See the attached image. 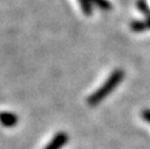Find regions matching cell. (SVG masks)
Listing matches in <instances>:
<instances>
[{"mask_svg":"<svg viewBox=\"0 0 150 149\" xmlns=\"http://www.w3.org/2000/svg\"><path fill=\"white\" fill-rule=\"evenodd\" d=\"M123 77H124V72L122 69H115L105 80V82L88 97V104L94 107L97 106L100 102H102L103 99H105L116 88V86L123 80Z\"/></svg>","mask_w":150,"mask_h":149,"instance_id":"6da1fadb","label":"cell"},{"mask_svg":"<svg viewBox=\"0 0 150 149\" xmlns=\"http://www.w3.org/2000/svg\"><path fill=\"white\" fill-rule=\"evenodd\" d=\"M68 141V135L66 133H57L53 140L45 147V149H61Z\"/></svg>","mask_w":150,"mask_h":149,"instance_id":"7a4b0ae2","label":"cell"},{"mask_svg":"<svg viewBox=\"0 0 150 149\" xmlns=\"http://www.w3.org/2000/svg\"><path fill=\"white\" fill-rule=\"evenodd\" d=\"M0 123L5 127H13L18 123V116L9 111L0 113Z\"/></svg>","mask_w":150,"mask_h":149,"instance_id":"3957f363","label":"cell"},{"mask_svg":"<svg viewBox=\"0 0 150 149\" xmlns=\"http://www.w3.org/2000/svg\"><path fill=\"white\" fill-rule=\"evenodd\" d=\"M79 4H80V7L82 9V12L89 16L91 15V12H93V6H91V2L90 0H79Z\"/></svg>","mask_w":150,"mask_h":149,"instance_id":"277c9868","label":"cell"},{"mask_svg":"<svg viewBox=\"0 0 150 149\" xmlns=\"http://www.w3.org/2000/svg\"><path fill=\"white\" fill-rule=\"evenodd\" d=\"M130 28L134 31V32H143L145 29H148V25L145 21H132L130 23Z\"/></svg>","mask_w":150,"mask_h":149,"instance_id":"5b68a950","label":"cell"},{"mask_svg":"<svg viewBox=\"0 0 150 149\" xmlns=\"http://www.w3.org/2000/svg\"><path fill=\"white\" fill-rule=\"evenodd\" d=\"M90 2L93 5H95L96 7H98L100 9H103V11H110L111 9V5L108 0H90Z\"/></svg>","mask_w":150,"mask_h":149,"instance_id":"8992f818","label":"cell"},{"mask_svg":"<svg viewBox=\"0 0 150 149\" xmlns=\"http://www.w3.org/2000/svg\"><path fill=\"white\" fill-rule=\"evenodd\" d=\"M137 8H138L144 15H146V18L150 16V7L148 6V4H146L145 0H138V1H137Z\"/></svg>","mask_w":150,"mask_h":149,"instance_id":"52a82bcc","label":"cell"},{"mask_svg":"<svg viewBox=\"0 0 150 149\" xmlns=\"http://www.w3.org/2000/svg\"><path fill=\"white\" fill-rule=\"evenodd\" d=\"M142 117H143L146 122L150 123V109H144V110L142 111Z\"/></svg>","mask_w":150,"mask_h":149,"instance_id":"ba28073f","label":"cell"},{"mask_svg":"<svg viewBox=\"0 0 150 149\" xmlns=\"http://www.w3.org/2000/svg\"><path fill=\"white\" fill-rule=\"evenodd\" d=\"M145 22H146V25H148V28H150V16H148V18H146Z\"/></svg>","mask_w":150,"mask_h":149,"instance_id":"9c48e42d","label":"cell"}]
</instances>
